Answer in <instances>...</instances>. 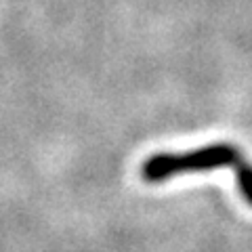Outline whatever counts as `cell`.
I'll use <instances>...</instances> for the list:
<instances>
[{"label":"cell","instance_id":"cell-2","mask_svg":"<svg viewBox=\"0 0 252 252\" xmlns=\"http://www.w3.org/2000/svg\"><path fill=\"white\" fill-rule=\"evenodd\" d=\"M233 170H235V179H238L240 195L248 206H252V164L246 162L244 158H240V160L233 164Z\"/></svg>","mask_w":252,"mask_h":252},{"label":"cell","instance_id":"cell-1","mask_svg":"<svg viewBox=\"0 0 252 252\" xmlns=\"http://www.w3.org/2000/svg\"><path fill=\"white\" fill-rule=\"evenodd\" d=\"M240 158V149L231 143H210L185 154H156L143 162L141 179L145 183H162L177 175L208 172L223 166H233Z\"/></svg>","mask_w":252,"mask_h":252}]
</instances>
